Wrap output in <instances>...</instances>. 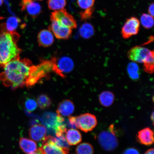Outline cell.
I'll return each instance as SVG.
<instances>
[{"instance_id": "obj_1", "label": "cell", "mask_w": 154, "mask_h": 154, "mask_svg": "<svg viewBox=\"0 0 154 154\" xmlns=\"http://www.w3.org/2000/svg\"><path fill=\"white\" fill-rule=\"evenodd\" d=\"M32 61L24 58L14 60L4 66L0 80L5 86L15 90L26 86L32 66Z\"/></svg>"}, {"instance_id": "obj_2", "label": "cell", "mask_w": 154, "mask_h": 154, "mask_svg": "<svg viewBox=\"0 0 154 154\" xmlns=\"http://www.w3.org/2000/svg\"><path fill=\"white\" fill-rule=\"evenodd\" d=\"M20 37L16 32L7 31L4 23L0 24V67L20 58L22 51L17 45Z\"/></svg>"}, {"instance_id": "obj_3", "label": "cell", "mask_w": 154, "mask_h": 154, "mask_svg": "<svg viewBox=\"0 0 154 154\" xmlns=\"http://www.w3.org/2000/svg\"><path fill=\"white\" fill-rule=\"evenodd\" d=\"M54 72V63L52 60H42L37 66L32 65L26 86L28 88L35 85L46 77H49Z\"/></svg>"}, {"instance_id": "obj_4", "label": "cell", "mask_w": 154, "mask_h": 154, "mask_svg": "<svg viewBox=\"0 0 154 154\" xmlns=\"http://www.w3.org/2000/svg\"><path fill=\"white\" fill-rule=\"evenodd\" d=\"M98 140L100 145L105 151H112L118 146L119 142L116 136L114 126L111 125L109 131H103L100 133L98 137Z\"/></svg>"}, {"instance_id": "obj_5", "label": "cell", "mask_w": 154, "mask_h": 154, "mask_svg": "<svg viewBox=\"0 0 154 154\" xmlns=\"http://www.w3.org/2000/svg\"><path fill=\"white\" fill-rule=\"evenodd\" d=\"M54 63V72L63 78L70 72L74 67V63L70 57H63L51 58Z\"/></svg>"}, {"instance_id": "obj_6", "label": "cell", "mask_w": 154, "mask_h": 154, "mask_svg": "<svg viewBox=\"0 0 154 154\" xmlns=\"http://www.w3.org/2000/svg\"><path fill=\"white\" fill-rule=\"evenodd\" d=\"M128 56L133 62L144 63L154 57V51H150L147 48L136 46L129 50Z\"/></svg>"}, {"instance_id": "obj_7", "label": "cell", "mask_w": 154, "mask_h": 154, "mask_svg": "<svg viewBox=\"0 0 154 154\" xmlns=\"http://www.w3.org/2000/svg\"><path fill=\"white\" fill-rule=\"evenodd\" d=\"M51 19V20L57 21L63 26L72 29L76 28L77 26L75 19L64 9L55 11L52 13Z\"/></svg>"}, {"instance_id": "obj_8", "label": "cell", "mask_w": 154, "mask_h": 154, "mask_svg": "<svg viewBox=\"0 0 154 154\" xmlns=\"http://www.w3.org/2000/svg\"><path fill=\"white\" fill-rule=\"evenodd\" d=\"M76 117L78 128L85 132L91 131L97 125V120L95 115L85 113Z\"/></svg>"}, {"instance_id": "obj_9", "label": "cell", "mask_w": 154, "mask_h": 154, "mask_svg": "<svg viewBox=\"0 0 154 154\" xmlns=\"http://www.w3.org/2000/svg\"><path fill=\"white\" fill-rule=\"evenodd\" d=\"M140 27V21L136 17H131L127 19L121 30L123 38L127 39L136 35L139 32Z\"/></svg>"}, {"instance_id": "obj_10", "label": "cell", "mask_w": 154, "mask_h": 154, "mask_svg": "<svg viewBox=\"0 0 154 154\" xmlns=\"http://www.w3.org/2000/svg\"><path fill=\"white\" fill-rule=\"evenodd\" d=\"M51 23L48 28L59 39L66 40L72 35V29L63 26L57 21L51 20Z\"/></svg>"}, {"instance_id": "obj_11", "label": "cell", "mask_w": 154, "mask_h": 154, "mask_svg": "<svg viewBox=\"0 0 154 154\" xmlns=\"http://www.w3.org/2000/svg\"><path fill=\"white\" fill-rule=\"evenodd\" d=\"M20 5L21 11H26L33 18H37L42 12L41 5L35 0H21Z\"/></svg>"}, {"instance_id": "obj_12", "label": "cell", "mask_w": 154, "mask_h": 154, "mask_svg": "<svg viewBox=\"0 0 154 154\" xmlns=\"http://www.w3.org/2000/svg\"><path fill=\"white\" fill-rule=\"evenodd\" d=\"M51 136L44 138L42 145L39 149L43 154H68L69 151L58 147L54 143L51 139Z\"/></svg>"}, {"instance_id": "obj_13", "label": "cell", "mask_w": 154, "mask_h": 154, "mask_svg": "<svg viewBox=\"0 0 154 154\" xmlns=\"http://www.w3.org/2000/svg\"><path fill=\"white\" fill-rule=\"evenodd\" d=\"M137 141L145 146L152 145L154 142V133L149 128H146L139 131L137 135Z\"/></svg>"}, {"instance_id": "obj_14", "label": "cell", "mask_w": 154, "mask_h": 154, "mask_svg": "<svg viewBox=\"0 0 154 154\" xmlns=\"http://www.w3.org/2000/svg\"><path fill=\"white\" fill-rule=\"evenodd\" d=\"M29 133L31 138L36 142H39L45 137L47 129L43 125L35 124L31 127Z\"/></svg>"}, {"instance_id": "obj_15", "label": "cell", "mask_w": 154, "mask_h": 154, "mask_svg": "<svg viewBox=\"0 0 154 154\" xmlns=\"http://www.w3.org/2000/svg\"><path fill=\"white\" fill-rule=\"evenodd\" d=\"M75 110L73 102L70 100H65L59 103L57 110V114L62 116H70Z\"/></svg>"}, {"instance_id": "obj_16", "label": "cell", "mask_w": 154, "mask_h": 154, "mask_svg": "<svg viewBox=\"0 0 154 154\" xmlns=\"http://www.w3.org/2000/svg\"><path fill=\"white\" fill-rule=\"evenodd\" d=\"M38 42L40 46L48 47L51 46L54 42L53 34L49 30L44 29L38 33Z\"/></svg>"}, {"instance_id": "obj_17", "label": "cell", "mask_w": 154, "mask_h": 154, "mask_svg": "<svg viewBox=\"0 0 154 154\" xmlns=\"http://www.w3.org/2000/svg\"><path fill=\"white\" fill-rule=\"evenodd\" d=\"M66 132V140L70 145H76L82 141V135L79 131L75 129H70Z\"/></svg>"}, {"instance_id": "obj_18", "label": "cell", "mask_w": 154, "mask_h": 154, "mask_svg": "<svg viewBox=\"0 0 154 154\" xmlns=\"http://www.w3.org/2000/svg\"><path fill=\"white\" fill-rule=\"evenodd\" d=\"M19 144L21 149L25 153L34 152L37 149V144L35 142L27 138H20Z\"/></svg>"}, {"instance_id": "obj_19", "label": "cell", "mask_w": 154, "mask_h": 154, "mask_svg": "<svg viewBox=\"0 0 154 154\" xmlns=\"http://www.w3.org/2000/svg\"><path fill=\"white\" fill-rule=\"evenodd\" d=\"M43 120L44 124L48 129L55 131L58 125L57 121V114L53 113H48L43 116Z\"/></svg>"}, {"instance_id": "obj_20", "label": "cell", "mask_w": 154, "mask_h": 154, "mask_svg": "<svg viewBox=\"0 0 154 154\" xmlns=\"http://www.w3.org/2000/svg\"><path fill=\"white\" fill-rule=\"evenodd\" d=\"M114 100V94L109 91L102 92L99 97L100 103L105 107H109L112 105Z\"/></svg>"}, {"instance_id": "obj_21", "label": "cell", "mask_w": 154, "mask_h": 154, "mask_svg": "<svg viewBox=\"0 0 154 154\" xmlns=\"http://www.w3.org/2000/svg\"><path fill=\"white\" fill-rule=\"evenodd\" d=\"M95 30L93 26L89 23H85L80 27L79 33L83 38L88 39L92 37L94 34Z\"/></svg>"}, {"instance_id": "obj_22", "label": "cell", "mask_w": 154, "mask_h": 154, "mask_svg": "<svg viewBox=\"0 0 154 154\" xmlns=\"http://www.w3.org/2000/svg\"><path fill=\"white\" fill-rule=\"evenodd\" d=\"M20 22V20L19 18L13 16L10 17L5 23L6 29L8 32H16Z\"/></svg>"}, {"instance_id": "obj_23", "label": "cell", "mask_w": 154, "mask_h": 154, "mask_svg": "<svg viewBox=\"0 0 154 154\" xmlns=\"http://www.w3.org/2000/svg\"><path fill=\"white\" fill-rule=\"evenodd\" d=\"M47 4L50 10L57 11L64 9L66 2V0H48Z\"/></svg>"}, {"instance_id": "obj_24", "label": "cell", "mask_w": 154, "mask_h": 154, "mask_svg": "<svg viewBox=\"0 0 154 154\" xmlns=\"http://www.w3.org/2000/svg\"><path fill=\"white\" fill-rule=\"evenodd\" d=\"M52 140L56 145L61 148L63 149L69 151L70 148L68 142H67L66 138H65L64 134L57 137L55 138L51 136Z\"/></svg>"}, {"instance_id": "obj_25", "label": "cell", "mask_w": 154, "mask_h": 154, "mask_svg": "<svg viewBox=\"0 0 154 154\" xmlns=\"http://www.w3.org/2000/svg\"><path fill=\"white\" fill-rule=\"evenodd\" d=\"M76 152L77 154H94V148L91 144L84 142L77 146Z\"/></svg>"}, {"instance_id": "obj_26", "label": "cell", "mask_w": 154, "mask_h": 154, "mask_svg": "<svg viewBox=\"0 0 154 154\" xmlns=\"http://www.w3.org/2000/svg\"><path fill=\"white\" fill-rule=\"evenodd\" d=\"M129 76L132 80H137L140 77V70L138 65L136 63H129L128 67Z\"/></svg>"}, {"instance_id": "obj_27", "label": "cell", "mask_w": 154, "mask_h": 154, "mask_svg": "<svg viewBox=\"0 0 154 154\" xmlns=\"http://www.w3.org/2000/svg\"><path fill=\"white\" fill-rule=\"evenodd\" d=\"M37 105L40 109H45L51 106V100L45 94H42L38 96L37 100Z\"/></svg>"}, {"instance_id": "obj_28", "label": "cell", "mask_w": 154, "mask_h": 154, "mask_svg": "<svg viewBox=\"0 0 154 154\" xmlns=\"http://www.w3.org/2000/svg\"><path fill=\"white\" fill-rule=\"evenodd\" d=\"M140 22L144 28L151 29L153 26V17L149 14L144 13L140 17Z\"/></svg>"}, {"instance_id": "obj_29", "label": "cell", "mask_w": 154, "mask_h": 154, "mask_svg": "<svg viewBox=\"0 0 154 154\" xmlns=\"http://www.w3.org/2000/svg\"><path fill=\"white\" fill-rule=\"evenodd\" d=\"M25 107L29 112H31L37 108V103L35 100L32 98H28L25 102Z\"/></svg>"}, {"instance_id": "obj_30", "label": "cell", "mask_w": 154, "mask_h": 154, "mask_svg": "<svg viewBox=\"0 0 154 154\" xmlns=\"http://www.w3.org/2000/svg\"><path fill=\"white\" fill-rule=\"evenodd\" d=\"M95 0H77L80 8L85 10L93 7Z\"/></svg>"}, {"instance_id": "obj_31", "label": "cell", "mask_w": 154, "mask_h": 154, "mask_svg": "<svg viewBox=\"0 0 154 154\" xmlns=\"http://www.w3.org/2000/svg\"><path fill=\"white\" fill-rule=\"evenodd\" d=\"M94 10V8L85 10L80 13V17L82 20H86L91 18Z\"/></svg>"}, {"instance_id": "obj_32", "label": "cell", "mask_w": 154, "mask_h": 154, "mask_svg": "<svg viewBox=\"0 0 154 154\" xmlns=\"http://www.w3.org/2000/svg\"><path fill=\"white\" fill-rule=\"evenodd\" d=\"M143 69L146 72L151 74L154 72V58L143 63Z\"/></svg>"}, {"instance_id": "obj_33", "label": "cell", "mask_w": 154, "mask_h": 154, "mask_svg": "<svg viewBox=\"0 0 154 154\" xmlns=\"http://www.w3.org/2000/svg\"><path fill=\"white\" fill-rule=\"evenodd\" d=\"M68 123L69 126L70 128L74 129L78 128L76 124V117H69L68 119Z\"/></svg>"}, {"instance_id": "obj_34", "label": "cell", "mask_w": 154, "mask_h": 154, "mask_svg": "<svg viewBox=\"0 0 154 154\" xmlns=\"http://www.w3.org/2000/svg\"><path fill=\"white\" fill-rule=\"evenodd\" d=\"M123 154H140L139 151L134 148H130L126 149Z\"/></svg>"}, {"instance_id": "obj_35", "label": "cell", "mask_w": 154, "mask_h": 154, "mask_svg": "<svg viewBox=\"0 0 154 154\" xmlns=\"http://www.w3.org/2000/svg\"><path fill=\"white\" fill-rule=\"evenodd\" d=\"M154 3H152L150 5L148 8V13L151 16L154 17Z\"/></svg>"}, {"instance_id": "obj_36", "label": "cell", "mask_w": 154, "mask_h": 154, "mask_svg": "<svg viewBox=\"0 0 154 154\" xmlns=\"http://www.w3.org/2000/svg\"><path fill=\"white\" fill-rule=\"evenodd\" d=\"M154 149L153 148L148 149L144 154H154Z\"/></svg>"}, {"instance_id": "obj_37", "label": "cell", "mask_w": 154, "mask_h": 154, "mask_svg": "<svg viewBox=\"0 0 154 154\" xmlns=\"http://www.w3.org/2000/svg\"><path fill=\"white\" fill-rule=\"evenodd\" d=\"M27 154H42L41 150L39 149L38 150V151L35 152H32L30 153H29Z\"/></svg>"}, {"instance_id": "obj_38", "label": "cell", "mask_w": 154, "mask_h": 154, "mask_svg": "<svg viewBox=\"0 0 154 154\" xmlns=\"http://www.w3.org/2000/svg\"><path fill=\"white\" fill-rule=\"evenodd\" d=\"M151 120H152V122L153 124V122H154V113H153H153L152 114V115L151 117Z\"/></svg>"}, {"instance_id": "obj_39", "label": "cell", "mask_w": 154, "mask_h": 154, "mask_svg": "<svg viewBox=\"0 0 154 154\" xmlns=\"http://www.w3.org/2000/svg\"><path fill=\"white\" fill-rule=\"evenodd\" d=\"M3 0H0V7L1 6L3 3Z\"/></svg>"}, {"instance_id": "obj_40", "label": "cell", "mask_w": 154, "mask_h": 154, "mask_svg": "<svg viewBox=\"0 0 154 154\" xmlns=\"http://www.w3.org/2000/svg\"><path fill=\"white\" fill-rule=\"evenodd\" d=\"M3 19V17H0V20H1V19Z\"/></svg>"}, {"instance_id": "obj_41", "label": "cell", "mask_w": 154, "mask_h": 154, "mask_svg": "<svg viewBox=\"0 0 154 154\" xmlns=\"http://www.w3.org/2000/svg\"><path fill=\"white\" fill-rule=\"evenodd\" d=\"M35 1H43V0H35Z\"/></svg>"}]
</instances>
